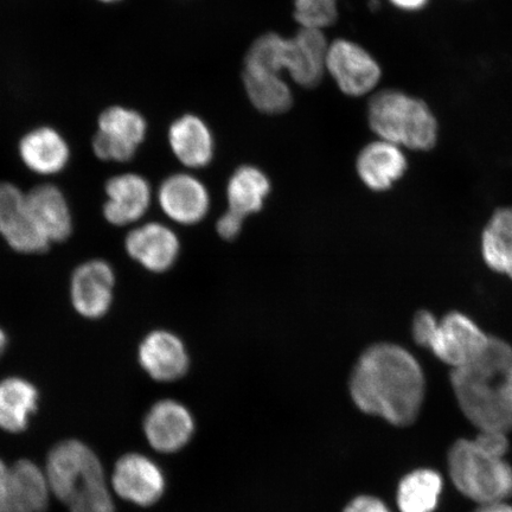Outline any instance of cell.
<instances>
[{
  "label": "cell",
  "instance_id": "1",
  "mask_svg": "<svg viewBox=\"0 0 512 512\" xmlns=\"http://www.w3.org/2000/svg\"><path fill=\"white\" fill-rule=\"evenodd\" d=\"M349 389L352 401L363 413L407 427L418 419L426 381L411 352L398 344L377 343L358 358Z\"/></svg>",
  "mask_w": 512,
  "mask_h": 512
},
{
  "label": "cell",
  "instance_id": "2",
  "mask_svg": "<svg viewBox=\"0 0 512 512\" xmlns=\"http://www.w3.org/2000/svg\"><path fill=\"white\" fill-rule=\"evenodd\" d=\"M451 384L460 409L480 431H512V347L490 337L486 348L464 367L452 369Z\"/></svg>",
  "mask_w": 512,
  "mask_h": 512
},
{
  "label": "cell",
  "instance_id": "3",
  "mask_svg": "<svg viewBox=\"0 0 512 512\" xmlns=\"http://www.w3.org/2000/svg\"><path fill=\"white\" fill-rule=\"evenodd\" d=\"M507 434L480 431L475 440L460 439L448 452V471L456 488L479 505L512 497V467L505 460Z\"/></svg>",
  "mask_w": 512,
  "mask_h": 512
},
{
  "label": "cell",
  "instance_id": "4",
  "mask_svg": "<svg viewBox=\"0 0 512 512\" xmlns=\"http://www.w3.org/2000/svg\"><path fill=\"white\" fill-rule=\"evenodd\" d=\"M367 119L377 138L403 150L427 152L438 145L437 114L425 99L403 89H377L369 96Z\"/></svg>",
  "mask_w": 512,
  "mask_h": 512
},
{
  "label": "cell",
  "instance_id": "5",
  "mask_svg": "<svg viewBox=\"0 0 512 512\" xmlns=\"http://www.w3.org/2000/svg\"><path fill=\"white\" fill-rule=\"evenodd\" d=\"M47 478L70 512H115L100 460L80 441L66 440L50 451Z\"/></svg>",
  "mask_w": 512,
  "mask_h": 512
},
{
  "label": "cell",
  "instance_id": "6",
  "mask_svg": "<svg viewBox=\"0 0 512 512\" xmlns=\"http://www.w3.org/2000/svg\"><path fill=\"white\" fill-rule=\"evenodd\" d=\"M147 136V121L142 113L123 105L105 108L96 120L92 150L102 162H130Z\"/></svg>",
  "mask_w": 512,
  "mask_h": 512
},
{
  "label": "cell",
  "instance_id": "7",
  "mask_svg": "<svg viewBox=\"0 0 512 512\" xmlns=\"http://www.w3.org/2000/svg\"><path fill=\"white\" fill-rule=\"evenodd\" d=\"M326 75L344 95L363 98L379 89L383 69L379 60L360 43L337 38L329 44Z\"/></svg>",
  "mask_w": 512,
  "mask_h": 512
},
{
  "label": "cell",
  "instance_id": "8",
  "mask_svg": "<svg viewBox=\"0 0 512 512\" xmlns=\"http://www.w3.org/2000/svg\"><path fill=\"white\" fill-rule=\"evenodd\" d=\"M490 337L465 313L453 311L438 319L426 349L447 366L457 369L482 354Z\"/></svg>",
  "mask_w": 512,
  "mask_h": 512
},
{
  "label": "cell",
  "instance_id": "9",
  "mask_svg": "<svg viewBox=\"0 0 512 512\" xmlns=\"http://www.w3.org/2000/svg\"><path fill=\"white\" fill-rule=\"evenodd\" d=\"M0 236L21 254H41L51 245L31 215L27 192L10 182L0 183Z\"/></svg>",
  "mask_w": 512,
  "mask_h": 512
},
{
  "label": "cell",
  "instance_id": "10",
  "mask_svg": "<svg viewBox=\"0 0 512 512\" xmlns=\"http://www.w3.org/2000/svg\"><path fill=\"white\" fill-rule=\"evenodd\" d=\"M115 273L102 259H92L75 268L70 278V302L86 319H100L110 312L114 300Z\"/></svg>",
  "mask_w": 512,
  "mask_h": 512
},
{
  "label": "cell",
  "instance_id": "11",
  "mask_svg": "<svg viewBox=\"0 0 512 512\" xmlns=\"http://www.w3.org/2000/svg\"><path fill=\"white\" fill-rule=\"evenodd\" d=\"M112 484L120 498L144 508L163 497L166 485L160 467L139 453L125 454L118 460Z\"/></svg>",
  "mask_w": 512,
  "mask_h": 512
},
{
  "label": "cell",
  "instance_id": "12",
  "mask_svg": "<svg viewBox=\"0 0 512 512\" xmlns=\"http://www.w3.org/2000/svg\"><path fill=\"white\" fill-rule=\"evenodd\" d=\"M144 433L157 452L176 453L190 443L195 433L194 416L181 402L158 401L145 416Z\"/></svg>",
  "mask_w": 512,
  "mask_h": 512
},
{
  "label": "cell",
  "instance_id": "13",
  "mask_svg": "<svg viewBox=\"0 0 512 512\" xmlns=\"http://www.w3.org/2000/svg\"><path fill=\"white\" fill-rule=\"evenodd\" d=\"M128 256L152 273L169 271L181 252L178 236L163 223L149 222L133 228L125 239Z\"/></svg>",
  "mask_w": 512,
  "mask_h": 512
},
{
  "label": "cell",
  "instance_id": "14",
  "mask_svg": "<svg viewBox=\"0 0 512 512\" xmlns=\"http://www.w3.org/2000/svg\"><path fill=\"white\" fill-rule=\"evenodd\" d=\"M157 200L170 220L192 226L209 213V191L200 179L190 174H175L160 184Z\"/></svg>",
  "mask_w": 512,
  "mask_h": 512
},
{
  "label": "cell",
  "instance_id": "15",
  "mask_svg": "<svg viewBox=\"0 0 512 512\" xmlns=\"http://www.w3.org/2000/svg\"><path fill=\"white\" fill-rule=\"evenodd\" d=\"M104 217L115 227L137 223L149 211L152 202L151 185L138 174H121L108 179L105 185Z\"/></svg>",
  "mask_w": 512,
  "mask_h": 512
},
{
  "label": "cell",
  "instance_id": "16",
  "mask_svg": "<svg viewBox=\"0 0 512 512\" xmlns=\"http://www.w3.org/2000/svg\"><path fill=\"white\" fill-rule=\"evenodd\" d=\"M140 366L152 380L175 382L188 373L190 358L181 338L170 331L146 335L138 349Z\"/></svg>",
  "mask_w": 512,
  "mask_h": 512
},
{
  "label": "cell",
  "instance_id": "17",
  "mask_svg": "<svg viewBox=\"0 0 512 512\" xmlns=\"http://www.w3.org/2000/svg\"><path fill=\"white\" fill-rule=\"evenodd\" d=\"M18 156L29 171L47 177L67 168L72 150L57 128L41 125L31 128L19 139Z\"/></svg>",
  "mask_w": 512,
  "mask_h": 512
},
{
  "label": "cell",
  "instance_id": "18",
  "mask_svg": "<svg viewBox=\"0 0 512 512\" xmlns=\"http://www.w3.org/2000/svg\"><path fill=\"white\" fill-rule=\"evenodd\" d=\"M329 44L324 30L299 28L288 37V78L299 87H317L326 75Z\"/></svg>",
  "mask_w": 512,
  "mask_h": 512
},
{
  "label": "cell",
  "instance_id": "19",
  "mask_svg": "<svg viewBox=\"0 0 512 512\" xmlns=\"http://www.w3.org/2000/svg\"><path fill=\"white\" fill-rule=\"evenodd\" d=\"M405 151L398 145L377 138L358 153V177L370 190L386 191L392 188L408 169Z\"/></svg>",
  "mask_w": 512,
  "mask_h": 512
},
{
  "label": "cell",
  "instance_id": "20",
  "mask_svg": "<svg viewBox=\"0 0 512 512\" xmlns=\"http://www.w3.org/2000/svg\"><path fill=\"white\" fill-rule=\"evenodd\" d=\"M168 139L172 153L185 168H206L213 160V132L206 121L196 114L187 113L172 121Z\"/></svg>",
  "mask_w": 512,
  "mask_h": 512
},
{
  "label": "cell",
  "instance_id": "21",
  "mask_svg": "<svg viewBox=\"0 0 512 512\" xmlns=\"http://www.w3.org/2000/svg\"><path fill=\"white\" fill-rule=\"evenodd\" d=\"M32 217L50 243L63 242L73 233L72 210L66 196L54 184L36 185L27 192Z\"/></svg>",
  "mask_w": 512,
  "mask_h": 512
},
{
  "label": "cell",
  "instance_id": "22",
  "mask_svg": "<svg viewBox=\"0 0 512 512\" xmlns=\"http://www.w3.org/2000/svg\"><path fill=\"white\" fill-rule=\"evenodd\" d=\"M12 512H44L48 508L50 486L47 475L30 460H19L9 472Z\"/></svg>",
  "mask_w": 512,
  "mask_h": 512
},
{
  "label": "cell",
  "instance_id": "23",
  "mask_svg": "<svg viewBox=\"0 0 512 512\" xmlns=\"http://www.w3.org/2000/svg\"><path fill=\"white\" fill-rule=\"evenodd\" d=\"M242 83L247 98L261 113L284 114L293 106V92L283 74L243 69Z\"/></svg>",
  "mask_w": 512,
  "mask_h": 512
},
{
  "label": "cell",
  "instance_id": "24",
  "mask_svg": "<svg viewBox=\"0 0 512 512\" xmlns=\"http://www.w3.org/2000/svg\"><path fill=\"white\" fill-rule=\"evenodd\" d=\"M37 403V389L28 380L8 377L0 381V428L9 433L27 430Z\"/></svg>",
  "mask_w": 512,
  "mask_h": 512
},
{
  "label": "cell",
  "instance_id": "25",
  "mask_svg": "<svg viewBox=\"0 0 512 512\" xmlns=\"http://www.w3.org/2000/svg\"><path fill=\"white\" fill-rule=\"evenodd\" d=\"M270 191L271 182L264 172L255 166L243 165L229 178L228 210L246 219L264 207Z\"/></svg>",
  "mask_w": 512,
  "mask_h": 512
},
{
  "label": "cell",
  "instance_id": "26",
  "mask_svg": "<svg viewBox=\"0 0 512 512\" xmlns=\"http://www.w3.org/2000/svg\"><path fill=\"white\" fill-rule=\"evenodd\" d=\"M480 249L486 266L512 280V208L492 214L483 230Z\"/></svg>",
  "mask_w": 512,
  "mask_h": 512
},
{
  "label": "cell",
  "instance_id": "27",
  "mask_svg": "<svg viewBox=\"0 0 512 512\" xmlns=\"http://www.w3.org/2000/svg\"><path fill=\"white\" fill-rule=\"evenodd\" d=\"M443 478L432 470H416L401 480L398 505L401 512H433L438 507Z\"/></svg>",
  "mask_w": 512,
  "mask_h": 512
},
{
  "label": "cell",
  "instance_id": "28",
  "mask_svg": "<svg viewBox=\"0 0 512 512\" xmlns=\"http://www.w3.org/2000/svg\"><path fill=\"white\" fill-rule=\"evenodd\" d=\"M288 55V37L277 32L261 35L249 47L243 69L259 72L286 73Z\"/></svg>",
  "mask_w": 512,
  "mask_h": 512
},
{
  "label": "cell",
  "instance_id": "29",
  "mask_svg": "<svg viewBox=\"0 0 512 512\" xmlns=\"http://www.w3.org/2000/svg\"><path fill=\"white\" fill-rule=\"evenodd\" d=\"M293 4L299 28L324 30L337 22L338 0H294Z\"/></svg>",
  "mask_w": 512,
  "mask_h": 512
},
{
  "label": "cell",
  "instance_id": "30",
  "mask_svg": "<svg viewBox=\"0 0 512 512\" xmlns=\"http://www.w3.org/2000/svg\"><path fill=\"white\" fill-rule=\"evenodd\" d=\"M437 324L438 318L432 312L427 310L416 312L412 324V335L415 343L422 348H427Z\"/></svg>",
  "mask_w": 512,
  "mask_h": 512
},
{
  "label": "cell",
  "instance_id": "31",
  "mask_svg": "<svg viewBox=\"0 0 512 512\" xmlns=\"http://www.w3.org/2000/svg\"><path fill=\"white\" fill-rule=\"evenodd\" d=\"M243 221H245L243 217L233 213V211L227 210L226 213L220 217V220L217 221V233H219L224 240L238 238L243 226Z\"/></svg>",
  "mask_w": 512,
  "mask_h": 512
},
{
  "label": "cell",
  "instance_id": "32",
  "mask_svg": "<svg viewBox=\"0 0 512 512\" xmlns=\"http://www.w3.org/2000/svg\"><path fill=\"white\" fill-rule=\"evenodd\" d=\"M343 512H390L381 499L373 496H358L344 508Z\"/></svg>",
  "mask_w": 512,
  "mask_h": 512
},
{
  "label": "cell",
  "instance_id": "33",
  "mask_svg": "<svg viewBox=\"0 0 512 512\" xmlns=\"http://www.w3.org/2000/svg\"><path fill=\"white\" fill-rule=\"evenodd\" d=\"M10 469L0 459V512H12L10 502Z\"/></svg>",
  "mask_w": 512,
  "mask_h": 512
},
{
  "label": "cell",
  "instance_id": "34",
  "mask_svg": "<svg viewBox=\"0 0 512 512\" xmlns=\"http://www.w3.org/2000/svg\"><path fill=\"white\" fill-rule=\"evenodd\" d=\"M388 3L396 10L407 12V14H416V12L426 10L431 0H388Z\"/></svg>",
  "mask_w": 512,
  "mask_h": 512
},
{
  "label": "cell",
  "instance_id": "35",
  "mask_svg": "<svg viewBox=\"0 0 512 512\" xmlns=\"http://www.w3.org/2000/svg\"><path fill=\"white\" fill-rule=\"evenodd\" d=\"M473 512H512V507L505 502L479 505V508Z\"/></svg>",
  "mask_w": 512,
  "mask_h": 512
},
{
  "label": "cell",
  "instance_id": "36",
  "mask_svg": "<svg viewBox=\"0 0 512 512\" xmlns=\"http://www.w3.org/2000/svg\"><path fill=\"white\" fill-rule=\"evenodd\" d=\"M6 347H8V336H6L5 331L0 328V357L3 356Z\"/></svg>",
  "mask_w": 512,
  "mask_h": 512
},
{
  "label": "cell",
  "instance_id": "37",
  "mask_svg": "<svg viewBox=\"0 0 512 512\" xmlns=\"http://www.w3.org/2000/svg\"><path fill=\"white\" fill-rule=\"evenodd\" d=\"M96 2L104 5H114L123 2V0H96Z\"/></svg>",
  "mask_w": 512,
  "mask_h": 512
}]
</instances>
